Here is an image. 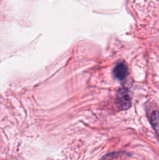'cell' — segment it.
<instances>
[{
	"mask_svg": "<svg viewBox=\"0 0 159 160\" xmlns=\"http://www.w3.org/2000/svg\"><path fill=\"white\" fill-rule=\"evenodd\" d=\"M113 73L116 79L119 80V81H123L128 75L127 67L123 62H120V63L117 64L116 67L114 68Z\"/></svg>",
	"mask_w": 159,
	"mask_h": 160,
	"instance_id": "obj_2",
	"label": "cell"
},
{
	"mask_svg": "<svg viewBox=\"0 0 159 160\" xmlns=\"http://www.w3.org/2000/svg\"><path fill=\"white\" fill-rule=\"evenodd\" d=\"M117 103L120 109H126L130 106V98L126 91H119L117 95Z\"/></svg>",
	"mask_w": 159,
	"mask_h": 160,
	"instance_id": "obj_1",
	"label": "cell"
}]
</instances>
